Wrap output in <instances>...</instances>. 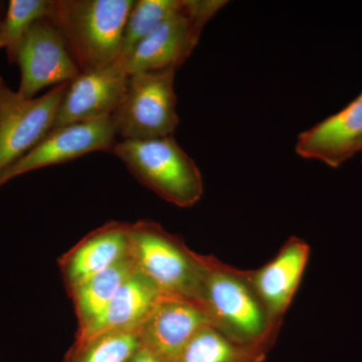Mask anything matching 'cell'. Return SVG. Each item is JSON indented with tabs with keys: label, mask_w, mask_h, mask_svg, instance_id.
Wrapping results in <instances>:
<instances>
[{
	"label": "cell",
	"mask_w": 362,
	"mask_h": 362,
	"mask_svg": "<svg viewBox=\"0 0 362 362\" xmlns=\"http://www.w3.org/2000/svg\"><path fill=\"white\" fill-rule=\"evenodd\" d=\"M194 300L209 324L240 343L277 338L282 320H276L252 284L251 273L204 256Z\"/></svg>",
	"instance_id": "1"
},
{
	"label": "cell",
	"mask_w": 362,
	"mask_h": 362,
	"mask_svg": "<svg viewBox=\"0 0 362 362\" xmlns=\"http://www.w3.org/2000/svg\"><path fill=\"white\" fill-rule=\"evenodd\" d=\"M132 0H54L49 20L81 71L111 65L120 57Z\"/></svg>",
	"instance_id": "2"
},
{
	"label": "cell",
	"mask_w": 362,
	"mask_h": 362,
	"mask_svg": "<svg viewBox=\"0 0 362 362\" xmlns=\"http://www.w3.org/2000/svg\"><path fill=\"white\" fill-rule=\"evenodd\" d=\"M110 153L131 175L159 197L178 207H192L204 194L199 166L173 136L148 140H121Z\"/></svg>",
	"instance_id": "3"
},
{
	"label": "cell",
	"mask_w": 362,
	"mask_h": 362,
	"mask_svg": "<svg viewBox=\"0 0 362 362\" xmlns=\"http://www.w3.org/2000/svg\"><path fill=\"white\" fill-rule=\"evenodd\" d=\"M129 256L136 270L156 285L161 294L194 300L204 267V255L153 221L130 225Z\"/></svg>",
	"instance_id": "4"
},
{
	"label": "cell",
	"mask_w": 362,
	"mask_h": 362,
	"mask_svg": "<svg viewBox=\"0 0 362 362\" xmlns=\"http://www.w3.org/2000/svg\"><path fill=\"white\" fill-rule=\"evenodd\" d=\"M226 4L225 0H180V6L144 37L127 59L120 61L128 75L177 71L192 56L204 26Z\"/></svg>",
	"instance_id": "5"
},
{
	"label": "cell",
	"mask_w": 362,
	"mask_h": 362,
	"mask_svg": "<svg viewBox=\"0 0 362 362\" xmlns=\"http://www.w3.org/2000/svg\"><path fill=\"white\" fill-rule=\"evenodd\" d=\"M176 70L140 71L128 78L122 99L110 116L121 140L168 137L180 124Z\"/></svg>",
	"instance_id": "6"
},
{
	"label": "cell",
	"mask_w": 362,
	"mask_h": 362,
	"mask_svg": "<svg viewBox=\"0 0 362 362\" xmlns=\"http://www.w3.org/2000/svg\"><path fill=\"white\" fill-rule=\"evenodd\" d=\"M68 83L25 99L0 76V173L51 132Z\"/></svg>",
	"instance_id": "7"
},
{
	"label": "cell",
	"mask_w": 362,
	"mask_h": 362,
	"mask_svg": "<svg viewBox=\"0 0 362 362\" xmlns=\"http://www.w3.org/2000/svg\"><path fill=\"white\" fill-rule=\"evenodd\" d=\"M14 63L21 70L18 93L25 99H33L49 86L70 83L81 73L58 28L49 18L30 26L18 45Z\"/></svg>",
	"instance_id": "8"
},
{
	"label": "cell",
	"mask_w": 362,
	"mask_h": 362,
	"mask_svg": "<svg viewBox=\"0 0 362 362\" xmlns=\"http://www.w3.org/2000/svg\"><path fill=\"white\" fill-rule=\"evenodd\" d=\"M116 137L110 117L52 130L28 153L0 173V187L30 171L66 163L90 152H110Z\"/></svg>",
	"instance_id": "9"
},
{
	"label": "cell",
	"mask_w": 362,
	"mask_h": 362,
	"mask_svg": "<svg viewBox=\"0 0 362 362\" xmlns=\"http://www.w3.org/2000/svg\"><path fill=\"white\" fill-rule=\"evenodd\" d=\"M128 78L120 61L98 70L81 71L66 86L52 130L110 117L122 99Z\"/></svg>",
	"instance_id": "10"
},
{
	"label": "cell",
	"mask_w": 362,
	"mask_h": 362,
	"mask_svg": "<svg viewBox=\"0 0 362 362\" xmlns=\"http://www.w3.org/2000/svg\"><path fill=\"white\" fill-rule=\"evenodd\" d=\"M206 324L207 317L192 298L160 294L140 327L143 346L175 362L185 345Z\"/></svg>",
	"instance_id": "11"
},
{
	"label": "cell",
	"mask_w": 362,
	"mask_h": 362,
	"mask_svg": "<svg viewBox=\"0 0 362 362\" xmlns=\"http://www.w3.org/2000/svg\"><path fill=\"white\" fill-rule=\"evenodd\" d=\"M130 225L109 221L59 257L58 265L66 292L129 257Z\"/></svg>",
	"instance_id": "12"
},
{
	"label": "cell",
	"mask_w": 362,
	"mask_h": 362,
	"mask_svg": "<svg viewBox=\"0 0 362 362\" xmlns=\"http://www.w3.org/2000/svg\"><path fill=\"white\" fill-rule=\"evenodd\" d=\"M362 90L346 107L300 133L295 151L300 157L338 168L361 152Z\"/></svg>",
	"instance_id": "13"
},
{
	"label": "cell",
	"mask_w": 362,
	"mask_h": 362,
	"mask_svg": "<svg viewBox=\"0 0 362 362\" xmlns=\"http://www.w3.org/2000/svg\"><path fill=\"white\" fill-rule=\"evenodd\" d=\"M309 258V245L300 238L292 237L271 261L250 271L259 298L276 320H282L291 305Z\"/></svg>",
	"instance_id": "14"
},
{
	"label": "cell",
	"mask_w": 362,
	"mask_h": 362,
	"mask_svg": "<svg viewBox=\"0 0 362 362\" xmlns=\"http://www.w3.org/2000/svg\"><path fill=\"white\" fill-rule=\"evenodd\" d=\"M160 294L156 285L134 269L102 315L85 332L76 335V338H85L105 331L140 329Z\"/></svg>",
	"instance_id": "15"
},
{
	"label": "cell",
	"mask_w": 362,
	"mask_h": 362,
	"mask_svg": "<svg viewBox=\"0 0 362 362\" xmlns=\"http://www.w3.org/2000/svg\"><path fill=\"white\" fill-rule=\"evenodd\" d=\"M276 338L240 343L211 324L201 328L185 345L175 362H264Z\"/></svg>",
	"instance_id": "16"
},
{
	"label": "cell",
	"mask_w": 362,
	"mask_h": 362,
	"mask_svg": "<svg viewBox=\"0 0 362 362\" xmlns=\"http://www.w3.org/2000/svg\"><path fill=\"white\" fill-rule=\"evenodd\" d=\"M134 269V264L129 256L111 268L88 279L68 293L78 319L76 335L85 332L102 315L112 298Z\"/></svg>",
	"instance_id": "17"
},
{
	"label": "cell",
	"mask_w": 362,
	"mask_h": 362,
	"mask_svg": "<svg viewBox=\"0 0 362 362\" xmlns=\"http://www.w3.org/2000/svg\"><path fill=\"white\" fill-rule=\"evenodd\" d=\"M141 346L140 329L105 331L76 338L62 362H130Z\"/></svg>",
	"instance_id": "18"
},
{
	"label": "cell",
	"mask_w": 362,
	"mask_h": 362,
	"mask_svg": "<svg viewBox=\"0 0 362 362\" xmlns=\"http://www.w3.org/2000/svg\"><path fill=\"white\" fill-rule=\"evenodd\" d=\"M54 0H11L2 20L1 49L11 63L16 62L21 40L30 26L42 18H51Z\"/></svg>",
	"instance_id": "19"
},
{
	"label": "cell",
	"mask_w": 362,
	"mask_h": 362,
	"mask_svg": "<svg viewBox=\"0 0 362 362\" xmlns=\"http://www.w3.org/2000/svg\"><path fill=\"white\" fill-rule=\"evenodd\" d=\"M180 0H137L133 4L121 45L119 61L127 59L133 49L146 37L162 21L180 6Z\"/></svg>",
	"instance_id": "20"
},
{
	"label": "cell",
	"mask_w": 362,
	"mask_h": 362,
	"mask_svg": "<svg viewBox=\"0 0 362 362\" xmlns=\"http://www.w3.org/2000/svg\"><path fill=\"white\" fill-rule=\"evenodd\" d=\"M130 362H171L168 359L163 358V357L158 356L156 352L151 351V350L146 349L145 346H141L139 351L135 354L133 357L132 361Z\"/></svg>",
	"instance_id": "21"
},
{
	"label": "cell",
	"mask_w": 362,
	"mask_h": 362,
	"mask_svg": "<svg viewBox=\"0 0 362 362\" xmlns=\"http://www.w3.org/2000/svg\"><path fill=\"white\" fill-rule=\"evenodd\" d=\"M2 42V20H0V49H1Z\"/></svg>",
	"instance_id": "22"
},
{
	"label": "cell",
	"mask_w": 362,
	"mask_h": 362,
	"mask_svg": "<svg viewBox=\"0 0 362 362\" xmlns=\"http://www.w3.org/2000/svg\"><path fill=\"white\" fill-rule=\"evenodd\" d=\"M361 152H362V144H361Z\"/></svg>",
	"instance_id": "23"
}]
</instances>
